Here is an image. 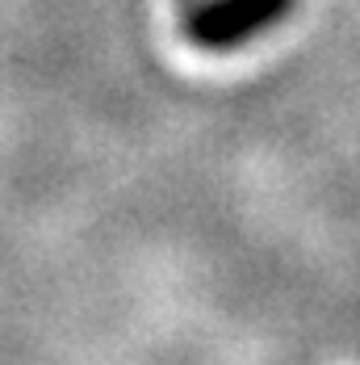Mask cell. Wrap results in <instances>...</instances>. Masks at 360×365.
I'll return each instance as SVG.
<instances>
[{
	"instance_id": "6da1fadb",
	"label": "cell",
	"mask_w": 360,
	"mask_h": 365,
	"mask_svg": "<svg viewBox=\"0 0 360 365\" xmlns=\"http://www.w3.org/2000/svg\"><path fill=\"white\" fill-rule=\"evenodd\" d=\"M297 0H206L189 21H184V38L197 51H235L243 42L260 38L264 30H272L281 17L293 13Z\"/></svg>"
}]
</instances>
